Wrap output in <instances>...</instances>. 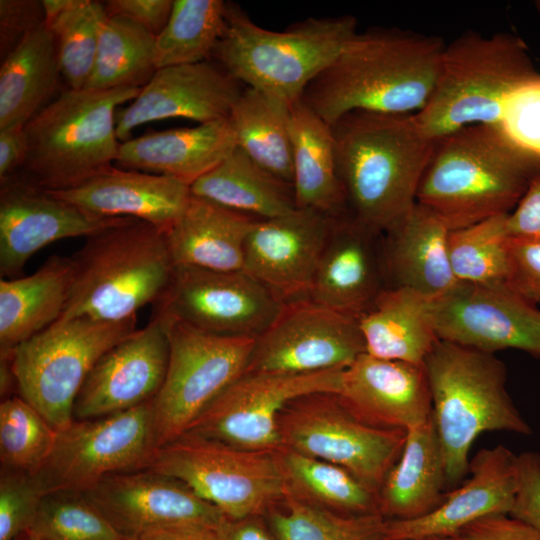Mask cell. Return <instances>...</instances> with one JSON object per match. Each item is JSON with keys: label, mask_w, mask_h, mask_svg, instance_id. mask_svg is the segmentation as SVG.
<instances>
[{"label": "cell", "mask_w": 540, "mask_h": 540, "mask_svg": "<svg viewBox=\"0 0 540 540\" xmlns=\"http://www.w3.org/2000/svg\"><path fill=\"white\" fill-rule=\"evenodd\" d=\"M168 330V322L152 314L146 326L106 351L76 396L73 420L112 415L152 400L168 368Z\"/></svg>", "instance_id": "19"}, {"label": "cell", "mask_w": 540, "mask_h": 540, "mask_svg": "<svg viewBox=\"0 0 540 540\" xmlns=\"http://www.w3.org/2000/svg\"><path fill=\"white\" fill-rule=\"evenodd\" d=\"M382 237L349 212L332 218L308 298L358 319L388 287Z\"/></svg>", "instance_id": "24"}, {"label": "cell", "mask_w": 540, "mask_h": 540, "mask_svg": "<svg viewBox=\"0 0 540 540\" xmlns=\"http://www.w3.org/2000/svg\"><path fill=\"white\" fill-rule=\"evenodd\" d=\"M461 533L473 540H540L539 529L511 515L485 517Z\"/></svg>", "instance_id": "51"}, {"label": "cell", "mask_w": 540, "mask_h": 540, "mask_svg": "<svg viewBox=\"0 0 540 540\" xmlns=\"http://www.w3.org/2000/svg\"><path fill=\"white\" fill-rule=\"evenodd\" d=\"M507 285L528 302L540 305V236L510 237Z\"/></svg>", "instance_id": "47"}, {"label": "cell", "mask_w": 540, "mask_h": 540, "mask_svg": "<svg viewBox=\"0 0 540 540\" xmlns=\"http://www.w3.org/2000/svg\"><path fill=\"white\" fill-rule=\"evenodd\" d=\"M540 175V155L500 124H475L436 139L416 203L450 231L510 214Z\"/></svg>", "instance_id": "2"}, {"label": "cell", "mask_w": 540, "mask_h": 540, "mask_svg": "<svg viewBox=\"0 0 540 540\" xmlns=\"http://www.w3.org/2000/svg\"><path fill=\"white\" fill-rule=\"evenodd\" d=\"M424 368L447 484L467 475L470 449L481 434L531 433L507 392L506 367L495 354L439 340Z\"/></svg>", "instance_id": "5"}, {"label": "cell", "mask_w": 540, "mask_h": 540, "mask_svg": "<svg viewBox=\"0 0 540 540\" xmlns=\"http://www.w3.org/2000/svg\"><path fill=\"white\" fill-rule=\"evenodd\" d=\"M264 517L278 540H386L380 514H341L290 496Z\"/></svg>", "instance_id": "40"}, {"label": "cell", "mask_w": 540, "mask_h": 540, "mask_svg": "<svg viewBox=\"0 0 540 540\" xmlns=\"http://www.w3.org/2000/svg\"><path fill=\"white\" fill-rule=\"evenodd\" d=\"M44 24L71 8L76 0H42Z\"/></svg>", "instance_id": "56"}, {"label": "cell", "mask_w": 540, "mask_h": 540, "mask_svg": "<svg viewBox=\"0 0 540 540\" xmlns=\"http://www.w3.org/2000/svg\"><path fill=\"white\" fill-rule=\"evenodd\" d=\"M70 257L53 255L33 274L0 280V354L58 321L71 284Z\"/></svg>", "instance_id": "32"}, {"label": "cell", "mask_w": 540, "mask_h": 540, "mask_svg": "<svg viewBox=\"0 0 540 540\" xmlns=\"http://www.w3.org/2000/svg\"><path fill=\"white\" fill-rule=\"evenodd\" d=\"M440 341L495 354L518 349L540 356V310L508 285L457 282L435 299Z\"/></svg>", "instance_id": "17"}, {"label": "cell", "mask_w": 540, "mask_h": 540, "mask_svg": "<svg viewBox=\"0 0 540 540\" xmlns=\"http://www.w3.org/2000/svg\"><path fill=\"white\" fill-rule=\"evenodd\" d=\"M470 477L444 494L430 513L410 520H386V540H422L461 533L470 524L494 515H509L518 488L517 455L504 445L477 452Z\"/></svg>", "instance_id": "23"}, {"label": "cell", "mask_w": 540, "mask_h": 540, "mask_svg": "<svg viewBox=\"0 0 540 540\" xmlns=\"http://www.w3.org/2000/svg\"><path fill=\"white\" fill-rule=\"evenodd\" d=\"M137 317L59 319L13 350L19 396L58 432L73 421L76 396L99 358L136 331Z\"/></svg>", "instance_id": "9"}, {"label": "cell", "mask_w": 540, "mask_h": 540, "mask_svg": "<svg viewBox=\"0 0 540 540\" xmlns=\"http://www.w3.org/2000/svg\"><path fill=\"white\" fill-rule=\"evenodd\" d=\"M141 88L62 92L24 126V180L44 190L77 186L109 171L120 143L116 108L133 101Z\"/></svg>", "instance_id": "8"}, {"label": "cell", "mask_w": 540, "mask_h": 540, "mask_svg": "<svg viewBox=\"0 0 540 540\" xmlns=\"http://www.w3.org/2000/svg\"><path fill=\"white\" fill-rule=\"evenodd\" d=\"M59 74L54 35L45 25L27 33L0 67V130L24 127L45 107Z\"/></svg>", "instance_id": "34"}, {"label": "cell", "mask_w": 540, "mask_h": 540, "mask_svg": "<svg viewBox=\"0 0 540 540\" xmlns=\"http://www.w3.org/2000/svg\"><path fill=\"white\" fill-rule=\"evenodd\" d=\"M290 106L259 90L244 87L228 120L237 147L269 173L292 185Z\"/></svg>", "instance_id": "36"}, {"label": "cell", "mask_w": 540, "mask_h": 540, "mask_svg": "<svg viewBox=\"0 0 540 540\" xmlns=\"http://www.w3.org/2000/svg\"><path fill=\"white\" fill-rule=\"evenodd\" d=\"M17 540H42V539L28 531L24 533L23 535H21Z\"/></svg>", "instance_id": "58"}, {"label": "cell", "mask_w": 540, "mask_h": 540, "mask_svg": "<svg viewBox=\"0 0 540 540\" xmlns=\"http://www.w3.org/2000/svg\"><path fill=\"white\" fill-rule=\"evenodd\" d=\"M336 395L356 418L376 428L407 431L431 418L424 365L365 352L342 370Z\"/></svg>", "instance_id": "25"}, {"label": "cell", "mask_w": 540, "mask_h": 540, "mask_svg": "<svg viewBox=\"0 0 540 540\" xmlns=\"http://www.w3.org/2000/svg\"><path fill=\"white\" fill-rule=\"evenodd\" d=\"M104 6L108 16L126 18L156 37L170 17L173 0H109Z\"/></svg>", "instance_id": "50"}, {"label": "cell", "mask_w": 540, "mask_h": 540, "mask_svg": "<svg viewBox=\"0 0 540 540\" xmlns=\"http://www.w3.org/2000/svg\"><path fill=\"white\" fill-rule=\"evenodd\" d=\"M70 260L71 284L60 319L134 317L159 300L175 267L165 231L134 218L90 234Z\"/></svg>", "instance_id": "4"}, {"label": "cell", "mask_w": 540, "mask_h": 540, "mask_svg": "<svg viewBox=\"0 0 540 540\" xmlns=\"http://www.w3.org/2000/svg\"><path fill=\"white\" fill-rule=\"evenodd\" d=\"M539 78L520 37L468 31L445 45L433 92L414 115L435 140L470 125L500 124L510 97Z\"/></svg>", "instance_id": "7"}, {"label": "cell", "mask_w": 540, "mask_h": 540, "mask_svg": "<svg viewBox=\"0 0 540 540\" xmlns=\"http://www.w3.org/2000/svg\"><path fill=\"white\" fill-rule=\"evenodd\" d=\"M168 324V368L152 399L157 448L185 433L245 373L256 339L211 334L182 322Z\"/></svg>", "instance_id": "11"}, {"label": "cell", "mask_w": 540, "mask_h": 540, "mask_svg": "<svg viewBox=\"0 0 540 540\" xmlns=\"http://www.w3.org/2000/svg\"><path fill=\"white\" fill-rule=\"evenodd\" d=\"M365 352L358 319L303 298L284 303L255 339L245 372L306 374L342 369Z\"/></svg>", "instance_id": "16"}, {"label": "cell", "mask_w": 540, "mask_h": 540, "mask_svg": "<svg viewBox=\"0 0 540 540\" xmlns=\"http://www.w3.org/2000/svg\"><path fill=\"white\" fill-rule=\"evenodd\" d=\"M500 125L517 143L540 155V78L510 97Z\"/></svg>", "instance_id": "46"}, {"label": "cell", "mask_w": 540, "mask_h": 540, "mask_svg": "<svg viewBox=\"0 0 540 540\" xmlns=\"http://www.w3.org/2000/svg\"><path fill=\"white\" fill-rule=\"evenodd\" d=\"M244 86L210 61L157 69L138 96L116 113L121 142L145 123L186 118L198 124L227 119Z\"/></svg>", "instance_id": "22"}, {"label": "cell", "mask_w": 540, "mask_h": 540, "mask_svg": "<svg viewBox=\"0 0 540 540\" xmlns=\"http://www.w3.org/2000/svg\"><path fill=\"white\" fill-rule=\"evenodd\" d=\"M331 129L348 212L385 233L416 204L436 140L414 114L353 111Z\"/></svg>", "instance_id": "3"}, {"label": "cell", "mask_w": 540, "mask_h": 540, "mask_svg": "<svg viewBox=\"0 0 540 540\" xmlns=\"http://www.w3.org/2000/svg\"><path fill=\"white\" fill-rule=\"evenodd\" d=\"M27 155V139L24 127L0 130V182L13 177L22 167Z\"/></svg>", "instance_id": "53"}, {"label": "cell", "mask_w": 540, "mask_h": 540, "mask_svg": "<svg viewBox=\"0 0 540 540\" xmlns=\"http://www.w3.org/2000/svg\"><path fill=\"white\" fill-rule=\"evenodd\" d=\"M518 488L509 515L540 530V454L523 452L517 455Z\"/></svg>", "instance_id": "48"}, {"label": "cell", "mask_w": 540, "mask_h": 540, "mask_svg": "<svg viewBox=\"0 0 540 540\" xmlns=\"http://www.w3.org/2000/svg\"><path fill=\"white\" fill-rule=\"evenodd\" d=\"M155 36L119 16H106L84 89L142 88L156 72Z\"/></svg>", "instance_id": "38"}, {"label": "cell", "mask_w": 540, "mask_h": 540, "mask_svg": "<svg viewBox=\"0 0 540 540\" xmlns=\"http://www.w3.org/2000/svg\"><path fill=\"white\" fill-rule=\"evenodd\" d=\"M106 16L104 4L76 0L71 8L44 24L55 37L60 73L70 89H84L89 80Z\"/></svg>", "instance_id": "42"}, {"label": "cell", "mask_w": 540, "mask_h": 540, "mask_svg": "<svg viewBox=\"0 0 540 540\" xmlns=\"http://www.w3.org/2000/svg\"><path fill=\"white\" fill-rule=\"evenodd\" d=\"M217 531L220 540H278L263 516L227 519Z\"/></svg>", "instance_id": "54"}, {"label": "cell", "mask_w": 540, "mask_h": 540, "mask_svg": "<svg viewBox=\"0 0 540 540\" xmlns=\"http://www.w3.org/2000/svg\"><path fill=\"white\" fill-rule=\"evenodd\" d=\"M83 211L104 218H134L166 231L182 214L190 185L174 177L112 168L62 190H46Z\"/></svg>", "instance_id": "26"}, {"label": "cell", "mask_w": 540, "mask_h": 540, "mask_svg": "<svg viewBox=\"0 0 540 540\" xmlns=\"http://www.w3.org/2000/svg\"><path fill=\"white\" fill-rule=\"evenodd\" d=\"M44 25L41 1L1 0V48L13 47L29 32ZM11 49V50H12Z\"/></svg>", "instance_id": "49"}, {"label": "cell", "mask_w": 540, "mask_h": 540, "mask_svg": "<svg viewBox=\"0 0 540 540\" xmlns=\"http://www.w3.org/2000/svg\"><path fill=\"white\" fill-rule=\"evenodd\" d=\"M445 45L400 29L357 32L301 99L330 126L353 111L416 114L433 92Z\"/></svg>", "instance_id": "1"}, {"label": "cell", "mask_w": 540, "mask_h": 540, "mask_svg": "<svg viewBox=\"0 0 540 540\" xmlns=\"http://www.w3.org/2000/svg\"><path fill=\"white\" fill-rule=\"evenodd\" d=\"M84 494L128 540L168 526L218 530L227 520L182 481L149 469L110 474Z\"/></svg>", "instance_id": "18"}, {"label": "cell", "mask_w": 540, "mask_h": 540, "mask_svg": "<svg viewBox=\"0 0 540 540\" xmlns=\"http://www.w3.org/2000/svg\"><path fill=\"white\" fill-rule=\"evenodd\" d=\"M29 532L42 540H128L84 492L74 490L46 493Z\"/></svg>", "instance_id": "44"}, {"label": "cell", "mask_w": 540, "mask_h": 540, "mask_svg": "<svg viewBox=\"0 0 540 540\" xmlns=\"http://www.w3.org/2000/svg\"><path fill=\"white\" fill-rule=\"evenodd\" d=\"M43 496L32 474L1 466L0 540H17L30 530Z\"/></svg>", "instance_id": "45"}, {"label": "cell", "mask_w": 540, "mask_h": 540, "mask_svg": "<svg viewBox=\"0 0 540 540\" xmlns=\"http://www.w3.org/2000/svg\"><path fill=\"white\" fill-rule=\"evenodd\" d=\"M57 431L21 396L0 404V461L2 467L35 474L48 458Z\"/></svg>", "instance_id": "43"}, {"label": "cell", "mask_w": 540, "mask_h": 540, "mask_svg": "<svg viewBox=\"0 0 540 540\" xmlns=\"http://www.w3.org/2000/svg\"><path fill=\"white\" fill-rule=\"evenodd\" d=\"M192 195L255 219L284 215L296 208L293 186L269 173L236 147L193 182Z\"/></svg>", "instance_id": "35"}, {"label": "cell", "mask_w": 540, "mask_h": 540, "mask_svg": "<svg viewBox=\"0 0 540 540\" xmlns=\"http://www.w3.org/2000/svg\"><path fill=\"white\" fill-rule=\"evenodd\" d=\"M255 220L191 195L182 214L165 231L174 265L243 270L245 241Z\"/></svg>", "instance_id": "29"}, {"label": "cell", "mask_w": 540, "mask_h": 540, "mask_svg": "<svg viewBox=\"0 0 540 540\" xmlns=\"http://www.w3.org/2000/svg\"><path fill=\"white\" fill-rule=\"evenodd\" d=\"M156 448L150 400L112 415L73 420L58 431L52 451L33 476L44 495L85 492L110 474L146 469Z\"/></svg>", "instance_id": "13"}, {"label": "cell", "mask_w": 540, "mask_h": 540, "mask_svg": "<svg viewBox=\"0 0 540 540\" xmlns=\"http://www.w3.org/2000/svg\"><path fill=\"white\" fill-rule=\"evenodd\" d=\"M450 230L416 203L383 233L382 249L388 287H403L438 298L457 284L448 251Z\"/></svg>", "instance_id": "28"}, {"label": "cell", "mask_w": 540, "mask_h": 540, "mask_svg": "<svg viewBox=\"0 0 540 540\" xmlns=\"http://www.w3.org/2000/svg\"><path fill=\"white\" fill-rule=\"evenodd\" d=\"M146 469L182 481L231 520L264 517L285 498L275 451L244 450L189 432L156 448Z\"/></svg>", "instance_id": "10"}, {"label": "cell", "mask_w": 540, "mask_h": 540, "mask_svg": "<svg viewBox=\"0 0 540 540\" xmlns=\"http://www.w3.org/2000/svg\"><path fill=\"white\" fill-rule=\"evenodd\" d=\"M507 229L510 237L540 236V175L508 215Z\"/></svg>", "instance_id": "52"}, {"label": "cell", "mask_w": 540, "mask_h": 540, "mask_svg": "<svg viewBox=\"0 0 540 540\" xmlns=\"http://www.w3.org/2000/svg\"><path fill=\"white\" fill-rule=\"evenodd\" d=\"M131 540H220V536L211 527L177 525L149 530Z\"/></svg>", "instance_id": "55"}, {"label": "cell", "mask_w": 540, "mask_h": 540, "mask_svg": "<svg viewBox=\"0 0 540 540\" xmlns=\"http://www.w3.org/2000/svg\"><path fill=\"white\" fill-rule=\"evenodd\" d=\"M356 33L351 15L307 18L284 31L267 30L228 3L226 29L213 57L244 87L292 105Z\"/></svg>", "instance_id": "6"}, {"label": "cell", "mask_w": 540, "mask_h": 540, "mask_svg": "<svg viewBox=\"0 0 540 540\" xmlns=\"http://www.w3.org/2000/svg\"><path fill=\"white\" fill-rule=\"evenodd\" d=\"M433 297L387 287L358 318L366 353L381 359L424 365L439 341Z\"/></svg>", "instance_id": "30"}, {"label": "cell", "mask_w": 540, "mask_h": 540, "mask_svg": "<svg viewBox=\"0 0 540 540\" xmlns=\"http://www.w3.org/2000/svg\"><path fill=\"white\" fill-rule=\"evenodd\" d=\"M91 215L24 179L12 177L0 192V275L20 277L27 261L55 241L87 237L123 221Z\"/></svg>", "instance_id": "21"}, {"label": "cell", "mask_w": 540, "mask_h": 540, "mask_svg": "<svg viewBox=\"0 0 540 540\" xmlns=\"http://www.w3.org/2000/svg\"><path fill=\"white\" fill-rule=\"evenodd\" d=\"M508 215L494 216L450 231L449 259L458 282L484 285L507 283L510 255Z\"/></svg>", "instance_id": "41"}, {"label": "cell", "mask_w": 540, "mask_h": 540, "mask_svg": "<svg viewBox=\"0 0 540 540\" xmlns=\"http://www.w3.org/2000/svg\"><path fill=\"white\" fill-rule=\"evenodd\" d=\"M290 135L296 207L331 218L348 212L331 126L300 99L290 106Z\"/></svg>", "instance_id": "33"}, {"label": "cell", "mask_w": 540, "mask_h": 540, "mask_svg": "<svg viewBox=\"0 0 540 540\" xmlns=\"http://www.w3.org/2000/svg\"><path fill=\"white\" fill-rule=\"evenodd\" d=\"M236 147L227 118L130 138L120 143L115 163L129 170L174 177L191 186Z\"/></svg>", "instance_id": "27"}, {"label": "cell", "mask_w": 540, "mask_h": 540, "mask_svg": "<svg viewBox=\"0 0 540 540\" xmlns=\"http://www.w3.org/2000/svg\"><path fill=\"white\" fill-rule=\"evenodd\" d=\"M283 304L243 270L175 265L167 289L153 304V315L220 336L257 338Z\"/></svg>", "instance_id": "15"}, {"label": "cell", "mask_w": 540, "mask_h": 540, "mask_svg": "<svg viewBox=\"0 0 540 540\" xmlns=\"http://www.w3.org/2000/svg\"><path fill=\"white\" fill-rule=\"evenodd\" d=\"M285 496L347 515L379 514L377 493L344 468L280 447Z\"/></svg>", "instance_id": "37"}, {"label": "cell", "mask_w": 540, "mask_h": 540, "mask_svg": "<svg viewBox=\"0 0 540 540\" xmlns=\"http://www.w3.org/2000/svg\"><path fill=\"white\" fill-rule=\"evenodd\" d=\"M227 7L222 0H173L155 37L156 69L209 61L225 32Z\"/></svg>", "instance_id": "39"}, {"label": "cell", "mask_w": 540, "mask_h": 540, "mask_svg": "<svg viewBox=\"0 0 540 540\" xmlns=\"http://www.w3.org/2000/svg\"><path fill=\"white\" fill-rule=\"evenodd\" d=\"M447 484L441 446L432 417L406 431L402 451L378 490V511L386 520H410L434 510Z\"/></svg>", "instance_id": "31"}, {"label": "cell", "mask_w": 540, "mask_h": 540, "mask_svg": "<svg viewBox=\"0 0 540 540\" xmlns=\"http://www.w3.org/2000/svg\"><path fill=\"white\" fill-rule=\"evenodd\" d=\"M278 431L281 447L340 466L376 493L406 439L405 430L363 423L335 393L291 401L279 415Z\"/></svg>", "instance_id": "12"}, {"label": "cell", "mask_w": 540, "mask_h": 540, "mask_svg": "<svg viewBox=\"0 0 540 540\" xmlns=\"http://www.w3.org/2000/svg\"><path fill=\"white\" fill-rule=\"evenodd\" d=\"M343 369L306 374L245 372L186 432L244 450L274 452L281 447L278 418L287 404L309 394H336Z\"/></svg>", "instance_id": "14"}, {"label": "cell", "mask_w": 540, "mask_h": 540, "mask_svg": "<svg viewBox=\"0 0 540 540\" xmlns=\"http://www.w3.org/2000/svg\"><path fill=\"white\" fill-rule=\"evenodd\" d=\"M332 218L298 208L253 222L245 241L243 271L282 303L308 298Z\"/></svg>", "instance_id": "20"}, {"label": "cell", "mask_w": 540, "mask_h": 540, "mask_svg": "<svg viewBox=\"0 0 540 540\" xmlns=\"http://www.w3.org/2000/svg\"><path fill=\"white\" fill-rule=\"evenodd\" d=\"M422 540H473L463 533L450 535V536H441V537H430Z\"/></svg>", "instance_id": "57"}]
</instances>
